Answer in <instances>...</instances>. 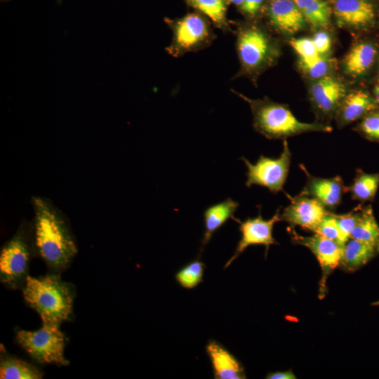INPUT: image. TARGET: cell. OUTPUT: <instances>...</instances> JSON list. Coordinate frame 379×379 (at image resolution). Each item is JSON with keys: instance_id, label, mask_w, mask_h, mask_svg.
I'll list each match as a JSON object with an SVG mask.
<instances>
[{"instance_id": "obj_22", "label": "cell", "mask_w": 379, "mask_h": 379, "mask_svg": "<svg viewBox=\"0 0 379 379\" xmlns=\"http://www.w3.org/2000/svg\"><path fill=\"white\" fill-rule=\"evenodd\" d=\"M42 377L41 371L32 364L5 354H1L0 378L39 379Z\"/></svg>"}, {"instance_id": "obj_30", "label": "cell", "mask_w": 379, "mask_h": 379, "mask_svg": "<svg viewBox=\"0 0 379 379\" xmlns=\"http://www.w3.org/2000/svg\"><path fill=\"white\" fill-rule=\"evenodd\" d=\"M300 65L304 72L314 79H320L326 75L329 71L330 62L328 59L319 55L309 61H300Z\"/></svg>"}, {"instance_id": "obj_5", "label": "cell", "mask_w": 379, "mask_h": 379, "mask_svg": "<svg viewBox=\"0 0 379 379\" xmlns=\"http://www.w3.org/2000/svg\"><path fill=\"white\" fill-rule=\"evenodd\" d=\"M16 340L36 361L67 365L64 356L65 337L58 325L43 323L36 331L19 330Z\"/></svg>"}, {"instance_id": "obj_16", "label": "cell", "mask_w": 379, "mask_h": 379, "mask_svg": "<svg viewBox=\"0 0 379 379\" xmlns=\"http://www.w3.org/2000/svg\"><path fill=\"white\" fill-rule=\"evenodd\" d=\"M268 15L273 26L284 34H293L305 25V19L293 0L272 1Z\"/></svg>"}, {"instance_id": "obj_29", "label": "cell", "mask_w": 379, "mask_h": 379, "mask_svg": "<svg viewBox=\"0 0 379 379\" xmlns=\"http://www.w3.org/2000/svg\"><path fill=\"white\" fill-rule=\"evenodd\" d=\"M290 44L299 55L300 61L312 60L321 55L318 53L312 39H294L290 41Z\"/></svg>"}, {"instance_id": "obj_6", "label": "cell", "mask_w": 379, "mask_h": 379, "mask_svg": "<svg viewBox=\"0 0 379 379\" xmlns=\"http://www.w3.org/2000/svg\"><path fill=\"white\" fill-rule=\"evenodd\" d=\"M247 167L246 186L260 185L276 194L283 190L286 181L291 160V152L286 140L278 158L260 155L255 164L241 157Z\"/></svg>"}, {"instance_id": "obj_23", "label": "cell", "mask_w": 379, "mask_h": 379, "mask_svg": "<svg viewBox=\"0 0 379 379\" xmlns=\"http://www.w3.org/2000/svg\"><path fill=\"white\" fill-rule=\"evenodd\" d=\"M378 187L379 173H367L358 169L352 183L347 187V192L353 200L365 202L374 199Z\"/></svg>"}, {"instance_id": "obj_3", "label": "cell", "mask_w": 379, "mask_h": 379, "mask_svg": "<svg viewBox=\"0 0 379 379\" xmlns=\"http://www.w3.org/2000/svg\"><path fill=\"white\" fill-rule=\"evenodd\" d=\"M255 128L269 139L286 138L307 132H331L323 123L299 121L285 105L269 101L251 103Z\"/></svg>"}, {"instance_id": "obj_26", "label": "cell", "mask_w": 379, "mask_h": 379, "mask_svg": "<svg viewBox=\"0 0 379 379\" xmlns=\"http://www.w3.org/2000/svg\"><path fill=\"white\" fill-rule=\"evenodd\" d=\"M356 130L365 138L379 142V107L360 119Z\"/></svg>"}, {"instance_id": "obj_9", "label": "cell", "mask_w": 379, "mask_h": 379, "mask_svg": "<svg viewBox=\"0 0 379 379\" xmlns=\"http://www.w3.org/2000/svg\"><path fill=\"white\" fill-rule=\"evenodd\" d=\"M291 234L294 242L309 248L317 259L322 270L320 293H323L328 276L340 264L343 246L316 233L312 236L304 237L291 229Z\"/></svg>"}, {"instance_id": "obj_34", "label": "cell", "mask_w": 379, "mask_h": 379, "mask_svg": "<svg viewBox=\"0 0 379 379\" xmlns=\"http://www.w3.org/2000/svg\"><path fill=\"white\" fill-rule=\"evenodd\" d=\"M268 379H295L296 376L291 371L270 373L265 377Z\"/></svg>"}, {"instance_id": "obj_31", "label": "cell", "mask_w": 379, "mask_h": 379, "mask_svg": "<svg viewBox=\"0 0 379 379\" xmlns=\"http://www.w3.org/2000/svg\"><path fill=\"white\" fill-rule=\"evenodd\" d=\"M314 233L339 244L340 232L335 213L328 211L317 227Z\"/></svg>"}, {"instance_id": "obj_15", "label": "cell", "mask_w": 379, "mask_h": 379, "mask_svg": "<svg viewBox=\"0 0 379 379\" xmlns=\"http://www.w3.org/2000/svg\"><path fill=\"white\" fill-rule=\"evenodd\" d=\"M379 107L372 93L364 89L353 90L345 95L336 111L339 126L343 127Z\"/></svg>"}, {"instance_id": "obj_39", "label": "cell", "mask_w": 379, "mask_h": 379, "mask_svg": "<svg viewBox=\"0 0 379 379\" xmlns=\"http://www.w3.org/2000/svg\"><path fill=\"white\" fill-rule=\"evenodd\" d=\"M272 1H274V0H272Z\"/></svg>"}, {"instance_id": "obj_25", "label": "cell", "mask_w": 379, "mask_h": 379, "mask_svg": "<svg viewBox=\"0 0 379 379\" xmlns=\"http://www.w3.org/2000/svg\"><path fill=\"white\" fill-rule=\"evenodd\" d=\"M205 267V264L202 261L193 260L175 274V279L182 288L192 289L202 281Z\"/></svg>"}, {"instance_id": "obj_38", "label": "cell", "mask_w": 379, "mask_h": 379, "mask_svg": "<svg viewBox=\"0 0 379 379\" xmlns=\"http://www.w3.org/2000/svg\"><path fill=\"white\" fill-rule=\"evenodd\" d=\"M378 25H379V4H378Z\"/></svg>"}, {"instance_id": "obj_11", "label": "cell", "mask_w": 379, "mask_h": 379, "mask_svg": "<svg viewBox=\"0 0 379 379\" xmlns=\"http://www.w3.org/2000/svg\"><path fill=\"white\" fill-rule=\"evenodd\" d=\"M300 168L305 173L307 182L300 194L311 197L320 202L327 210H335L341 203L343 194L347 192L343 178H320L311 175L303 165Z\"/></svg>"}, {"instance_id": "obj_7", "label": "cell", "mask_w": 379, "mask_h": 379, "mask_svg": "<svg viewBox=\"0 0 379 379\" xmlns=\"http://www.w3.org/2000/svg\"><path fill=\"white\" fill-rule=\"evenodd\" d=\"M333 13L340 25L369 32L378 25L376 0H335Z\"/></svg>"}, {"instance_id": "obj_28", "label": "cell", "mask_w": 379, "mask_h": 379, "mask_svg": "<svg viewBox=\"0 0 379 379\" xmlns=\"http://www.w3.org/2000/svg\"><path fill=\"white\" fill-rule=\"evenodd\" d=\"M361 206L353 211L341 215H336L335 218L340 232L339 244L342 246L350 239L351 234L357 223Z\"/></svg>"}, {"instance_id": "obj_35", "label": "cell", "mask_w": 379, "mask_h": 379, "mask_svg": "<svg viewBox=\"0 0 379 379\" xmlns=\"http://www.w3.org/2000/svg\"><path fill=\"white\" fill-rule=\"evenodd\" d=\"M372 94L379 106V72L373 80Z\"/></svg>"}, {"instance_id": "obj_18", "label": "cell", "mask_w": 379, "mask_h": 379, "mask_svg": "<svg viewBox=\"0 0 379 379\" xmlns=\"http://www.w3.org/2000/svg\"><path fill=\"white\" fill-rule=\"evenodd\" d=\"M174 33L176 46L182 50H188L208 36V29L201 17L191 13L176 22Z\"/></svg>"}, {"instance_id": "obj_40", "label": "cell", "mask_w": 379, "mask_h": 379, "mask_svg": "<svg viewBox=\"0 0 379 379\" xmlns=\"http://www.w3.org/2000/svg\"><path fill=\"white\" fill-rule=\"evenodd\" d=\"M190 1H191V0H190Z\"/></svg>"}, {"instance_id": "obj_21", "label": "cell", "mask_w": 379, "mask_h": 379, "mask_svg": "<svg viewBox=\"0 0 379 379\" xmlns=\"http://www.w3.org/2000/svg\"><path fill=\"white\" fill-rule=\"evenodd\" d=\"M350 238L368 243L379 252V225L371 205L360 208Z\"/></svg>"}, {"instance_id": "obj_32", "label": "cell", "mask_w": 379, "mask_h": 379, "mask_svg": "<svg viewBox=\"0 0 379 379\" xmlns=\"http://www.w3.org/2000/svg\"><path fill=\"white\" fill-rule=\"evenodd\" d=\"M312 39L319 55H325L329 51L331 46V41L326 32H318L314 34Z\"/></svg>"}, {"instance_id": "obj_36", "label": "cell", "mask_w": 379, "mask_h": 379, "mask_svg": "<svg viewBox=\"0 0 379 379\" xmlns=\"http://www.w3.org/2000/svg\"><path fill=\"white\" fill-rule=\"evenodd\" d=\"M230 2L234 4H237V5H241V4L243 3V1L244 0H229Z\"/></svg>"}, {"instance_id": "obj_2", "label": "cell", "mask_w": 379, "mask_h": 379, "mask_svg": "<svg viewBox=\"0 0 379 379\" xmlns=\"http://www.w3.org/2000/svg\"><path fill=\"white\" fill-rule=\"evenodd\" d=\"M23 286L25 301L37 312L43 323L60 326L69 318L75 293L73 286L59 276H27Z\"/></svg>"}, {"instance_id": "obj_24", "label": "cell", "mask_w": 379, "mask_h": 379, "mask_svg": "<svg viewBox=\"0 0 379 379\" xmlns=\"http://www.w3.org/2000/svg\"><path fill=\"white\" fill-rule=\"evenodd\" d=\"M305 21L314 28H325L329 25L331 8L324 0H293Z\"/></svg>"}, {"instance_id": "obj_13", "label": "cell", "mask_w": 379, "mask_h": 379, "mask_svg": "<svg viewBox=\"0 0 379 379\" xmlns=\"http://www.w3.org/2000/svg\"><path fill=\"white\" fill-rule=\"evenodd\" d=\"M347 93L345 85L331 75L318 79L310 88L313 105L319 113L325 117L336 113Z\"/></svg>"}, {"instance_id": "obj_1", "label": "cell", "mask_w": 379, "mask_h": 379, "mask_svg": "<svg viewBox=\"0 0 379 379\" xmlns=\"http://www.w3.org/2000/svg\"><path fill=\"white\" fill-rule=\"evenodd\" d=\"M32 226L34 251L55 270L65 268L77 253V246L62 213L41 197H33Z\"/></svg>"}, {"instance_id": "obj_33", "label": "cell", "mask_w": 379, "mask_h": 379, "mask_svg": "<svg viewBox=\"0 0 379 379\" xmlns=\"http://www.w3.org/2000/svg\"><path fill=\"white\" fill-rule=\"evenodd\" d=\"M263 0H244L241 5V10L248 14L255 15L260 9Z\"/></svg>"}, {"instance_id": "obj_17", "label": "cell", "mask_w": 379, "mask_h": 379, "mask_svg": "<svg viewBox=\"0 0 379 379\" xmlns=\"http://www.w3.org/2000/svg\"><path fill=\"white\" fill-rule=\"evenodd\" d=\"M206 352L211 361L215 379L246 378L240 362L225 347L215 340H210Z\"/></svg>"}, {"instance_id": "obj_20", "label": "cell", "mask_w": 379, "mask_h": 379, "mask_svg": "<svg viewBox=\"0 0 379 379\" xmlns=\"http://www.w3.org/2000/svg\"><path fill=\"white\" fill-rule=\"evenodd\" d=\"M379 253L372 245L350 238L343 246L340 265L348 272H354L366 265Z\"/></svg>"}, {"instance_id": "obj_19", "label": "cell", "mask_w": 379, "mask_h": 379, "mask_svg": "<svg viewBox=\"0 0 379 379\" xmlns=\"http://www.w3.org/2000/svg\"><path fill=\"white\" fill-rule=\"evenodd\" d=\"M239 205L237 201L229 197L221 202L210 206L204 211V232L201 241V252L218 230L229 219H235L234 214Z\"/></svg>"}, {"instance_id": "obj_27", "label": "cell", "mask_w": 379, "mask_h": 379, "mask_svg": "<svg viewBox=\"0 0 379 379\" xmlns=\"http://www.w3.org/2000/svg\"><path fill=\"white\" fill-rule=\"evenodd\" d=\"M195 7L217 23L225 19L226 7L223 0H191Z\"/></svg>"}, {"instance_id": "obj_14", "label": "cell", "mask_w": 379, "mask_h": 379, "mask_svg": "<svg viewBox=\"0 0 379 379\" xmlns=\"http://www.w3.org/2000/svg\"><path fill=\"white\" fill-rule=\"evenodd\" d=\"M345 71L354 78L370 74L374 68L379 71V44L373 39H363L356 43L344 59Z\"/></svg>"}, {"instance_id": "obj_37", "label": "cell", "mask_w": 379, "mask_h": 379, "mask_svg": "<svg viewBox=\"0 0 379 379\" xmlns=\"http://www.w3.org/2000/svg\"><path fill=\"white\" fill-rule=\"evenodd\" d=\"M371 305H375V306H376V305H379V300H377V301H375V302H373Z\"/></svg>"}, {"instance_id": "obj_4", "label": "cell", "mask_w": 379, "mask_h": 379, "mask_svg": "<svg viewBox=\"0 0 379 379\" xmlns=\"http://www.w3.org/2000/svg\"><path fill=\"white\" fill-rule=\"evenodd\" d=\"M33 251L32 227L29 228L27 224H24L1 251V281L13 288L23 286Z\"/></svg>"}, {"instance_id": "obj_41", "label": "cell", "mask_w": 379, "mask_h": 379, "mask_svg": "<svg viewBox=\"0 0 379 379\" xmlns=\"http://www.w3.org/2000/svg\"><path fill=\"white\" fill-rule=\"evenodd\" d=\"M378 72H379V71H378Z\"/></svg>"}, {"instance_id": "obj_10", "label": "cell", "mask_w": 379, "mask_h": 379, "mask_svg": "<svg viewBox=\"0 0 379 379\" xmlns=\"http://www.w3.org/2000/svg\"><path fill=\"white\" fill-rule=\"evenodd\" d=\"M290 204L281 213V220L313 232L330 211L315 199L302 194L290 197Z\"/></svg>"}, {"instance_id": "obj_8", "label": "cell", "mask_w": 379, "mask_h": 379, "mask_svg": "<svg viewBox=\"0 0 379 379\" xmlns=\"http://www.w3.org/2000/svg\"><path fill=\"white\" fill-rule=\"evenodd\" d=\"M239 224L241 239L239 241L233 255L228 260L225 268L229 267L249 246L264 245L266 252L272 244H277L272 235L274 225L281 221V213L277 210L275 214L269 220H265L260 213L255 218H248L241 222L234 219Z\"/></svg>"}, {"instance_id": "obj_12", "label": "cell", "mask_w": 379, "mask_h": 379, "mask_svg": "<svg viewBox=\"0 0 379 379\" xmlns=\"http://www.w3.org/2000/svg\"><path fill=\"white\" fill-rule=\"evenodd\" d=\"M238 51L242 65L248 69H255L268 60L271 44L263 32L255 27H250L240 33Z\"/></svg>"}]
</instances>
